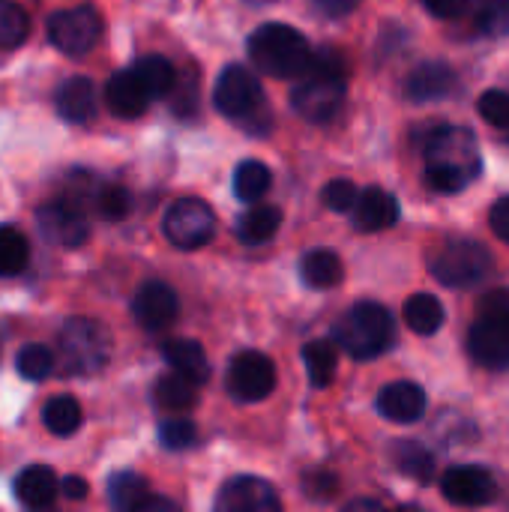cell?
<instances>
[{"instance_id": "cell-20", "label": "cell", "mask_w": 509, "mask_h": 512, "mask_svg": "<svg viewBox=\"0 0 509 512\" xmlns=\"http://www.w3.org/2000/svg\"><path fill=\"white\" fill-rule=\"evenodd\" d=\"M402 210H399V201L387 192V189H363L357 204H354V228L360 231H384V228H393L399 222Z\"/></svg>"}, {"instance_id": "cell-22", "label": "cell", "mask_w": 509, "mask_h": 512, "mask_svg": "<svg viewBox=\"0 0 509 512\" xmlns=\"http://www.w3.org/2000/svg\"><path fill=\"white\" fill-rule=\"evenodd\" d=\"M162 357L174 372L195 381L198 387L210 381V360H207L204 348L195 339H171V342H165Z\"/></svg>"}, {"instance_id": "cell-12", "label": "cell", "mask_w": 509, "mask_h": 512, "mask_svg": "<svg viewBox=\"0 0 509 512\" xmlns=\"http://www.w3.org/2000/svg\"><path fill=\"white\" fill-rule=\"evenodd\" d=\"M36 225H39V234L51 246H60V249H78L90 237V225L84 219V210L66 198L42 204L36 210Z\"/></svg>"}, {"instance_id": "cell-38", "label": "cell", "mask_w": 509, "mask_h": 512, "mask_svg": "<svg viewBox=\"0 0 509 512\" xmlns=\"http://www.w3.org/2000/svg\"><path fill=\"white\" fill-rule=\"evenodd\" d=\"M159 444H162L165 450H174V453L189 450V447L198 444V429H195V423L186 420V417H171V420H165V423L159 426Z\"/></svg>"}, {"instance_id": "cell-43", "label": "cell", "mask_w": 509, "mask_h": 512, "mask_svg": "<svg viewBox=\"0 0 509 512\" xmlns=\"http://www.w3.org/2000/svg\"><path fill=\"white\" fill-rule=\"evenodd\" d=\"M489 225H492V231H495L498 240L509 243V195L498 198V201L492 204V210H489Z\"/></svg>"}, {"instance_id": "cell-34", "label": "cell", "mask_w": 509, "mask_h": 512, "mask_svg": "<svg viewBox=\"0 0 509 512\" xmlns=\"http://www.w3.org/2000/svg\"><path fill=\"white\" fill-rule=\"evenodd\" d=\"M474 27L489 36L501 39L509 33V0H477L474 9Z\"/></svg>"}, {"instance_id": "cell-17", "label": "cell", "mask_w": 509, "mask_h": 512, "mask_svg": "<svg viewBox=\"0 0 509 512\" xmlns=\"http://www.w3.org/2000/svg\"><path fill=\"white\" fill-rule=\"evenodd\" d=\"M150 102H153V99H150L147 87L141 84V78L132 72V66L114 72V75L108 78V84H105V108H108L114 117H120V120H135V117H141V114L147 111Z\"/></svg>"}, {"instance_id": "cell-35", "label": "cell", "mask_w": 509, "mask_h": 512, "mask_svg": "<svg viewBox=\"0 0 509 512\" xmlns=\"http://www.w3.org/2000/svg\"><path fill=\"white\" fill-rule=\"evenodd\" d=\"M30 33V18L15 0H0V48H18Z\"/></svg>"}, {"instance_id": "cell-19", "label": "cell", "mask_w": 509, "mask_h": 512, "mask_svg": "<svg viewBox=\"0 0 509 512\" xmlns=\"http://www.w3.org/2000/svg\"><path fill=\"white\" fill-rule=\"evenodd\" d=\"M54 105H57V114L72 123V126H87L93 123L96 117V87L90 78L84 75H75V78H66L57 93H54Z\"/></svg>"}, {"instance_id": "cell-39", "label": "cell", "mask_w": 509, "mask_h": 512, "mask_svg": "<svg viewBox=\"0 0 509 512\" xmlns=\"http://www.w3.org/2000/svg\"><path fill=\"white\" fill-rule=\"evenodd\" d=\"M171 111L177 117H192L198 111V78L192 75V69H186V75L177 78L171 90Z\"/></svg>"}, {"instance_id": "cell-23", "label": "cell", "mask_w": 509, "mask_h": 512, "mask_svg": "<svg viewBox=\"0 0 509 512\" xmlns=\"http://www.w3.org/2000/svg\"><path fill=\"white\" fill-rule=\"evenodd\" d=\"M300 276L309 288H336L342 282V258L333 249H309L300 261Z\"/></svg>"}, {"instance_id": "cell-8", "label": "cell", "mask_w": 509, "mask_h": 512, "mask_svg": "<svg viewBox=\"0 0 509 512\" xmlns=\"http://www.w3.org/2000/svg\"><path fill=\"white\" fill-rule=\"evenodd\" d=\"M60 360L72 375H93L99 372L111 357V336L99 321L90 318H72L63 324L60 339Z\"/></svg>"}, {"instance_id": "cell-36", "label": "cell", "mask_w": 509, "mask_h": 512, "mask_svg": "<svg viewBox=\"0 0 509 512\" xmlns=\"http://www.w3.org/2000/svg\"><path fill=\"white\" fill-rule=\"evenodd\" d=\"M15 366H18V375L24 381H45L54 369V354L45 348V345H24L15 357Z\"/></svg>"}, {"instance_id": "cell-30", "label": "cell", "mask_w": 509, "mask_h": 512, "mask_svg": "<svg viewBox=\"0 0 509 512\" xmlns=\"http://www.w3.org/2000/svg\"><path fill=\"white\" fill-rule=\"evenodd\" d=\"M270 186H273V174H270V168L264 162L246 159V162L237 165V171H234V195L240 201L255 204L270 192Z\"/></svg>"}, {"instance_id": "cell-47", "label": "cell", "mask_w": 509, "mask_h": 512, "mask_svg": "<svg viewBox=\"0 0 509 512\" xmlns=\"http://www.w3.org/2000/svg\"><path fill=\"white\" fill-rule=\"evenodd\" d=\"M147 510H174V504H171V501H165V498H153V495H147V498L141 501L138 512H147Z\"/></svg>"}, {"instance_id": "cell-18", "label": "cell", "mask_w": 509, "mask_h": 512, "mask_svg": "<svg viewBox=\"0 0 509 512\" xmlns=\"http://www.w3.org/2000/svg\"><path fill=\"white\" fill-rule=\"evenodd\" d=\"M426 393L414 381H393L378 393V411L390 423H417L426 414Z\"/></svg>"}, {"instance_id": "cell-3", "label": "cell", "mask_w": 509, "mask_h": 512, "mask_svg": "<svg viewBox=\"0 0 509 512\" xmlns=\"http://www.w3.org/2000/svg\"><path fill=\"white\" fill-rule=\"evenodd\" d=\"M249 57L270 78L291 81L309 72L315 51L297 27L273 21V24H261L249 36Z\"/></svg>"}, {"instance_id": "cell-1", "label": "cell", "mask_w": 509, "mask_h": 512, "mask_svg": "<svg viewBox=\"0 0 509 512\" xmlns=\"http://www.w3.org/2000/svg\"><path fill=\"white\" fill-rule=\"evenodd\" d=\"M423 156H426V186L441 195H456L468 189L483 171L480 144L474 132L465 126H450V123L435 126L423 141Z\"/></svg>"}, {"instance_id": "cell-9", "label": "cell", "mask_w": 509, "mask_h": 512, "mask_svg": "<svg viewBox=\"0 0 509 512\" xmlns=\"http://www.w3.org/2000/svg\"><path fill=\"white\" fill-rule=\"evenodd\" d=\"M162 231L171 246L192 252V249L207 246L216 237V213L201 198H180L168 207Z\"/></svg>"}, {"instance_id": "cell-15", "label": "cell", "mask_w": 509, "mask_h": 512, "mask_svg": "<svg viewBox=\"0 0 509 512\" xmlns=\"http://www.w3.org/2000/svg\"><path fill=\"white\" fill-rule=\"evenodd\" d=\"M132 315L150 333L171 327L180 315V303H177L174 288L165 282H144L132 297Z\"/></svg>"}, {"instance_id": "cell-24", "label": "cell", "mask_w": 509, "mask_h": 512, "mask_svg": "<svg viewBox=\"0 0 509 512\" xmlns=\"http://www.w3.org/2000/svg\"><path fill=\"white\" fill-rule=\"evenodd\" d=\"M153 402H156V408H162L168 414H183L198 402V384L183 378L180 372L162 375L153 384Z\"/></svg>"}, {"instance_id": "cell-45", "label": "cell", "mask_w": 509, "mask_h": 512, "mask_svg": "<svg viewBox=\"0 0 509 512\" xmlns=\"http://www.w3.org/2000/svg\"><path fill=\"white\" fill-rule=\"evenodd\" d=\"M315 3V9L321 12V15H327V18H345V15H351L363 0H312Z\"/></svg>"}, {"instance_id": "cell-33", "label": "cell", "mask_w": 509, "mask_h": 512, "mask_svg": "<svg viewBox=\"0 0 509 512\" xmlns=\"http://www.w3.org/2000/svg\"><path fill=\"white\" fill-rule=\"evenodd\" d=\"M42 420H45V429L57 438H66V435H75L78 426H81V405L78 399L72 396H57L45 405L42 411Z\"/></svg>"}, {"instance_id": "cell-5", "label": "cell", "mask_w": 509, "mask_h": 512, "mask_svg": "<svg viewBox=\"0 0 509 512\" xmlns=\"http://www.w3.org/2000/svg\"><path fill=\"white\" fill-rule=\"evenodd\" d=\"M213 105L222 117L243 126L252 135L270 132V111L261 81L240 63H231L219 72L213 87Z\"/></svg>"}, {"instance_id": "cell-28", "label": "cell", "mask_w": 509, "mask_h": 512, "mask_svg": "<svg viewBox=\"0 0 509 512\" xmlns=\"http://www.w3.org/2000/svg\"><path fill=\"white\" fill-rule=\"evenodd\" d=\"M405 324L417 336H435L444 327V306L432 294H414L405 303Z\"/></svg>"}, {"instance_id": "cell-37", "label": "cell", "mask_w": 509, "mask_h": 512, "mask_svg": "<svg viewBox=\"0 0 509 512\" xmlns=\"http://www.w3.org/2000/svg\"><path fill=\"white\" fill-rule=\"evenodd\" d=\"M132 210V195L126 186L120 183H102L99 195H96V213L105 219V222H120L126 219Z\"/></svg>"}, {"instance_id": "cell-44", "label": "cell", "mask_w": 509, "mask_h": 512, "mask_svg": "<svg viewBox=\"0 0 509 512\" xmlns=\"http://www.w3.org/2000/svg\"><path fill=\"white\" fill-rule=\"evenodd\" d=\"M423 6L435 15V18H459L468 12L471 0H423Z\"/></svg>"}, {"instance_id": "cell-4", "label": "cell", "mask_w": 509, "mask_h": 512, "mask_svg": "<svg viewBox=\"0 0 509 512\" xmlns=\"http://www.w3.org/2000/svg\"><path fill=\"white\" fill-rule=\"evenodd\" d=\"M333 339L354 360H378L396 345V321L387 306L363 300L336 321Z\"/></svg>"}, {"instance_id": "cell-2", "label": "cell", "mask_w": 509, "mask_h": 512, "mask_svg": "<svg viewBox=\"0 0 509 512\" xmlns=\"http://www.w3.org/2000/svg\"><path fill=\"white\" fill-rule=\"evenodd\" d=\"M294 111L309 123H330L345 105V60L333 48H321L312 57L309 72L291 90Z\"/></svg>"}, {"instance_id": "cell-13", "label": "cell", "mask_w": 509, "mask_h": 512, "mask_svg": "<svg viewBox=\"0 0 509 512\" xmlns=\"http://www.w3.org/2000/svg\"><path fill=\"white\" fill-rule=\"evenodd\" d=\"M441 495L453 507H486L498 498V483L480 465H456L441 477Z\"/></svg>"}, {"instance_id": "cell-16", "label": "cell", "mask_w": 509, "mask_h": 512, "mask_svg": "<svg viewBox=\"0 0 509 512\" xmlns=\"http://www.w3.org/2000/svg\"><path fill=\"white\" fill-rule=\"evenodd\" d=\"M456 90H459V75L444 60H426L414 66L402 87L405 99L411 102H438V99L453 96Z\"/></svg>"}, {"instance_id": "cell-7", "label": "cell", "mask_w": 509, "mask_h": 512, "mask_svg": "<svg viewBox=\"0 0 509 512\" xmlns=\"http://www.w3.org/2000/svg\"><path fill=\"white\" fill-rule=\"evenodd\" d=\"M492 255L483 243L471 237H453L438 246V252L429 258V273L444 285L456 291H468L483 285L492 276Z\"/></svg>"}, {"instance_id": "cell-21", "label": "cell", "mask_w": 509, "mask_h": 512, "mask_svg": "<svg viewBox=\"0 0 509 512\" xmlns=\"http://www.w3.org/2000/svg\"><path fill=\"white\" fill-rule=\"evenodd\" d=\"M15 498L27 510H45L60 495V480L48 465H30L15 477Z\"/></svg>"}, {"instance_id": "cell-32", "label": "cell", "mask_w": 509, "mask_h": 512, "mask_svg": "<svg viewBox=\"0 0 509 512\" xmlns=\"http://www.w3.org/2000/svg\"><path fill=\"white\" fill-rule=\"evenodd\" d=\"M30 264V243L15 225H0V276H18Z\"/></svg>"}, {"instance_id": "cell-11", "label": "cell", "mask_w": 509, "mask_h": 512, "mask_svg": "<svg viewBox=\"0 0 509 512\" xmlns=\"http://www.w3.org/2000/svg\"><path fill=\"white\" fill-rule=\"evenodd\" d=\"M225 390L234 402H261L276 390V366L261 351H243L228 363Z\"/></svg>"}, {"instance_id": "cell-46", "label": "cell", "mask_w": 509, "mask_h": 512, "mask_svg": "<svg viewBox=\"0 0 509 512\" xmlns=\"http://www.w3.org/2000/svg\"><path fill=\"white\" fill-rule=\"evenodd\" d=\"M60 492H63L69 501H84L87 492H90V486H87L84 477H66V480L60 483Z\"/></svg>"}, {"instance_id": "cell-49", "label": "cell", "mask_w": 509, "mask_h": 512, "mask_svg": "<svg viewBox=\"0 0 509 512\" xmlns=\"http://www.w3.org/2000/svg\"><path fill=\"white\" fill-rule=\"evenodd\" d=\"M507 144H509V135H507Z\"/></svg>"}, {"instance_id": "cell-26", "label": "cell", "mask_w": 509, "mask_h": 512, "mask_svg": "<svg viewBox=\"0 0 509 512\" xmlns=\"http://www.w3.org/2000/svg\"><path fill=\"white\" fill-rule=\"evenodd\" d=\"M279 225H282V210L279 207H273V204H255L237 222V237L246 246H261V243H267L279 231Z\"/></svg>"}, {"instance_id": "cell-40", "label": "cell", "mask_w": 509, "mask_h": 512, "mask_svg": "<svg viewBox=\"0 0 509 512\" xmlns=\"http://www.w3.org/2000/svg\"><path fill=\"white\" fill-rule=\"evenodd\" d=\"M357 198H360V189H357L351 180H345V177L330 180V183L324 186V192H321V201H324L333 213H348V210H354Z\"/></svg>"}, {"instance_id": "cell-25", "label": "cell", "mask_w": 509, "mask_h": 512, "mask_svg": "<svg viewBox=\"0 0 509 512\" xmlns=\"http://www.w3.org/2000/svg\"><path fill=\"white\" fill-rule=\"evenodd\" d=\"M132 72L141 78V84L147 87L150 99H162V96H171L174 84H177V69L171 66L168 57L162 54H147V57H138L132 63Z\"/></svg>"}, {"instance_id": "cell-10", "label": "cell", "mask_w": 509, "mask_h": 512, "mask_svg": "<svg viewBox=\"0 0 509 512\" xmlns=\"http://www.w3.org/2000/svg\"><path fill=\"white\" fill-rule=\"evenodd\" d=\"M48 39L57 51L69 57H84L102 39V18L93 6L60 9L48 18Z\"/></svg>"}, {"instance_id": "cell-14", "label": "cell", "mask_w": 509, "mask_h": 512, "mask_svg": "<svg viewBox=\"0 0 509 512\" xmlns=\"http://www.w3.org/2000/svg\"><path fill=\"white\" fill-rule=\"evenodd\" d=\"M276 489L261 477H234L219 489L216 510L219 512H279Z\"/></svg>"}, {"instance_id": "cell-31", "label": "cell", "mask_w": 509, "mask_h": 512, "mask_svg": "<svg viewBox=\"0 0 509 512\" xmlns=\"http://www.w3.org/2000/svg\"><path fill=\"white\" fill-rule=\"evenodd\" d=\"M147 495H150L147 480L138 477V474H132V471H120V474H114V477L108 480V501H111L114 510L138 512L141 501H144Z\"/></svg>"}, {"instance_id": "cell-6", "label": "cell", "mask_w": 509, "mask_h": 512, "mask_svg": "<svg viewBox=\"0 0 509 512\" xmlns=\"http://www.w3.org/2000/svg\"><path fill=\"white\" fill-rule=\"evenodd\" d=\"M468 354L489 372L509 369V288L489 291L468 330Z\"/></svg>"}, {"instance_id": "cell-29", "label": "cell", "mask_w": 509, "mask_h": 512, "mask_svg": "<svg viewBox=\"0 0 509 512\" xmlns=\"http://www.w3.org/2000/svg\"><path fill=\"white\" fill-rule=\"evenodd\" d=\"M303 363H306V372H309V384L318 387V390H324V387H330L333 378H336L339 351H336L333 342L318 339V342H309V345L303 348Z\"/></svg>"}, {"instance_id": "cell-41", "label": "cell", "mask_w": 509, "mask_h": 512, "mask_svg": "<svg viewBox=\"0 0 509 512\" xmlns=\"http://www.w3.org/2000/svg\"><path fill=\"white\" fill-rule=\"evenodd\" d=\"M477 111L495 129H509V93L504 90H486L477 102Z\"/></svg>"}, {"instance_id": "cell-42", "label": "cell", "mask_w": 509, "mask_h": 512, "mask_svg": "<svg viewBox=\"0 0 509 512\" xmlns=\"http://www.w3.org/2000/svg\"><path fill=\"white\" fill-rule=\"evenodd\" d=\"M306 486V495L309 498H318V501H330L336 492H339V477L327 474V471H315L303 480Z\"/></svg>"}, {"instance_id": "cell-48", "label": "cell", "mask_w": 509, "mask_h": 512, "mask_svg": "<svg viewBox=\"0 0 509 512\" xmlns=\"http://www.w3.org/2000/svg\"><path fill=\"white\" fill-rule=\"evenodd\" d=\"M348 510H381V504L378 501H351Z\"/></svg>"}, {"instance_id": "cell-27", "label": "cell", "mask_w": 509, "mask_h": 512, "mask_svg": "<svg viewBox=\"0 0 509 512\" xmlns=\"http://www.w3.org/2000/svg\"><path fill=\"white\" fill-rule=\"evenodd\" d=\"M390 456H393V465L405 477L420 480V483H432L435 480V456L420 441H411V438L396 441L393 450H390Z\"/></svg>"}]
</instances>
